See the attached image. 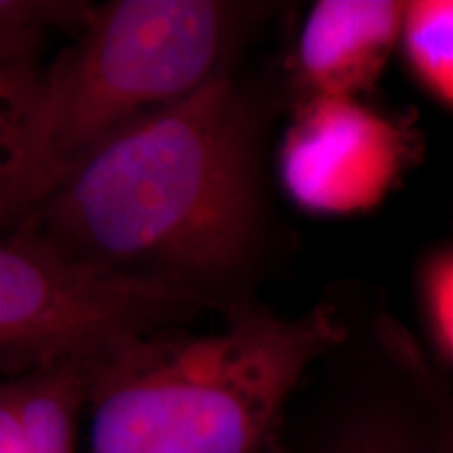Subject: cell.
<instances>
[{
  "instance_id": "obj_6",
  "label": "cell",
  "mask_w": 453,
  "mask_h": 453,
  "mask_svg": "<svg viewBox=\"0 0 453 453\" xmlns=\"http://www.w3.org/2000/svg\"><path fill=\"white\" fill-rule=\"evenodd\" d=\"M405 3L321 0L304 21L296 47L303 99H361L380 81L401 47Z\"/></svg>"
},
{
  "instance_id": "obj_2",
  "label": "cell",
  "mask_w": 453,
  "mask_h": 453,
  "mask_svg": "<svg viewBox=\"0 0 453 453\" xmlns=\"http://www.w3.org/2000/svg\"><path fill=\"white\" fill-rule=\"evenodd\" d=\"M243 7L111 0L0 111V217L9 229L104 147L194 95L229 64Z\"/></svg>"
},
{
  "instance_id": "obj_9",
  "label": "cell",
  "mask_w": 453,
  "mask_h": 453,
  "mask_svg": "<svg viewBox=\"0 0 453 453\" xmlns=\"http://www.w3.org/2000/svg\"><path fill=\"white\" fill-rule=\"evenodd\" d=\"M401 49L413 81L453 110V0L405 3Z\"/></svg>"
},
{
  "instance_id": "obj_1",
  "label": "cell",
  "mask_w": 453,
  "mask_h": 453,
  "mask_svg": "<svg viewBox=\"0 0 453 453\" xmlns=\"http://www.w3.org/2000/svg\"><path fill=\"white\" fill-rule=\"evenodd\" d=\"M260 133L226 72L104 147L15 226L231 311L267 235Z\"/></svg>"
},
{
  "instance_id": "obj_11",
  "label": "cell",
  "mask_w": 453,
  "mask_h": 453,
  "mask_svg": "<svg viewBox=\"0 0 453 453\" xmlns=\"http://www.w3.org/2000/svg\"><path fill=\"white\" fill-rule=\"evenodd\" d=\"M413 364L426 388L437 422V453H453V384L437 361L424 353L420 344L413 349Z\"/></svg>"
},
{
  "instance_id": "obj_4",
  "label": "cell",
  "mask_w": 453,
  "mask_h": 453,
  "mask_svg": "<svg viewBox=\"0 0 453 453\" xmlns=\"http://www.w3.org/2000/svg\"><path fill=\"white\" fill-rule=\"evenodd\" d=\"M206 311L226 309L72 257L24 226L0 246V367L7 378L72 361L104 364L147 338L183 330Z\"/></svg>"
},
{
  "instance_id": "obj_5",
  "label": "cell",
  "mask_w": 453,
  "mask_h": 453,
  "mask_svg": "<svg viewBox=\"0 0 453 453\" xmlns=\"http://www.w3.org/2000/svg\"><path fill=\"white\" fill-rule=\"evenodd\" d=\"M410 124L355 97L300 101L280 150L288 194L311 212L373 211L418 157Z\"/></svg>"
},
{
  "instance_id": "obj_10",
  "label": "cell",
  "mask_w": 453,
  "mask_h": 453,
  "mask_svg": "<svg viewBox=\"0 0 453 453\" xmlns=\"http://www.w3.org/2000/svg\"><path fill=\"white\" fill-rule=\"evenodd\" d=\"M416 283L430 340L441 359L453 367V240L420 260Z\"/></svg>"
},
{
  "instance_id": "obj_7",
  "label": "cell",
  "mask_w": 453,
  "mask_h": 453,
  "mask_svg": "<svg viewBox=\"0 0 453 453\" xmlns=\"http://www.w3.org/2000/svg\"><path fill=\"white\" fill-rule=\"evenodd\" d=\"M101 364L41 367L0 387V453H78V430Z\"/></svg>"
},
{
  "instance_id": "obj_8",
  "label": "cell",
  "mask_w": 453,
  "mask_h": 453,
  "mask_svg": "<svg viewBox=\"0 0 453 453\" xmlns=\"http://www.w3.org/2000/svg\"><path fill=\"white\" fill-rule=\"evenodd\" d=\"M388 344L390 382L347 413L321 453H437L434 410L410 350L390 338Z\"/></svg>"
},
{
  "instance_id": "obj_3",
  "label": "cell",
  "mask_w": 453,
  "mask_h": 453,
  "mask_svg": "<svg viewBox=\"0 0 453 453\" xmlns=\"http://www.w3.org/2000/svg\"><path fill=\"white\" fill-rule=\"evenodd\" d=\"M332 307L237 304L223 330H174L99 365L87 453H260L313 361L347 340Z\"/></svg>"
}]
</instances>
